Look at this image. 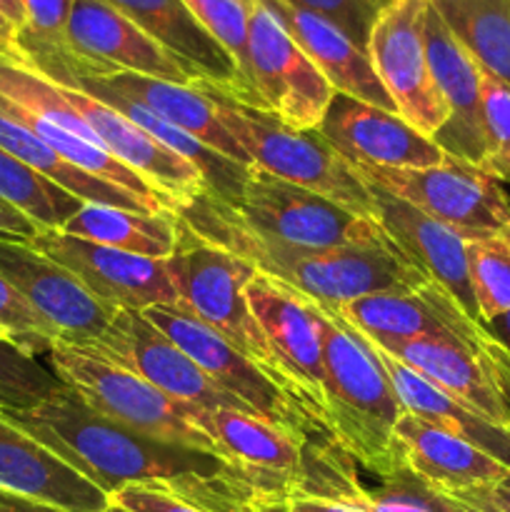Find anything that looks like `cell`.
<instances>
[{
  "instance_id": "obj_14",
  "label": "cell",
  "mask_w": 510,
  "mask_h": 512,
  "mask_svg": "<svg viewBox=\"0 0 510 512\" xmlns=\"http://www.w3.org/2000/svg\"><path fill=\"white\" fill-rule=\"evenodd\" d=\"M30 245L63 265L105 308L143 313L153 305H178L165 260L123 253L63 230H43Z\"/></svg>"
},
{
  "instance_id": "obj_43",
  "label": "cell",
  "mask_w": 510,
  "mask_h": 512,
  "mask_svg": "<svg viewBox=\"0 0 510 512\" xmlns=\"http://www.w3.org/2000/svg\"><path fill=\"white\" fill-rule=\"evenodd\" d=\"M453 495L455 498L475 500V503L490 505V508L500 512H510V473L493 485H483V488L463 490V493H453Z\"/></svg>"
},
{
  "instance_id": "obj_35",
  "label": "cell",
  "mask_w": 510,
  "mask_h": 512,
  "mask_svg": "<svg viewBox=\"0 0 510 512\" xmlns=\"http://www.w3.org/2000/svg\"><path fill=\"white\" fill-rule=\"evenodd\" d=\"M190 13L195 15L200 25L218 40L225 53L238 65L240 95L238 103L258 108L253 80H250V60H248V5L245 0H183Z\"/></svg>"
},
{
  "instance_id": "obj_1",
  "label": "cell",
  "mask_w": 510,
  "mask_h": 512,
  "mask_svg": "<svg viewBox=\"0 0 510 512\" xmlns=\"http://www.w3.org/2000/svg\"><path fill=\"white\" fill-rule=\"evenodd\" d=\"M0 418L53 450L108 498L138 485L205 512H258V490L228 460L100 418L68 385L35 408L3 410Z\"/></svg>"
},
{
  "instance_id": "obj_36",
  "label": "cell",
  "mask_w": 510,
  "mask_h": 512,
  "mask_svg": "<svg viewBox=\"0 0 510 512\" xmlns=\"http://www.w3.org/2000/svg\"><path fill=\"white\" fill-rule=\"evenodd\" d=\"M60 388L63 380L50 370L45 358H35L0 338V413L35 408Z\"/></svg>"
},
{
  "instance_id": "obj_9",
  "label": "cell",
  "mask_w": 510,
  "mask_h": 512,
  "mask_svg": "<svg viewBox=\"0 0 510 512\" xmlns=\"http://www.w3.org/2000/svg\"><path fill=\"white\" fill-rule=\"evenodd\" d=\"M230 208L253 233L300 248L390 243L378 220L348 213L340 205L260 168L250 170L243 195Z\"/></svg>"
},
{
  "instance_id": "obj_34",
  "label": "cell",
  "mask_w": 510,
  "mask_h": 512,
  "mask_svg": "<svg viewBox=\"0 0 510 512\" xmlns=\"http://www.w3.org/2000/svg\"><path fill=\"white\" fill-rule=\"evenodd\" d=\"M480 325L510 313V230L465 243Z\"/></svg>"
},
{
  "instance_id": "obj_44",
  "label": "cell",
  "mask_w": 510,
  "mask_h": 512,
  "mask_svg": "<svg viewBox=\"0 0 510 512\" xmlns=\"http://www.w3.org/2000/svg\"><path fill=\"white\" fill-rule=\"evenodd\" d=\"M288 505L290 512H360L350 505L343 503H333V500H323V498H310V495H290L288 500H283Z\"/></svg>"
},
{
  "instance_id": "obj_10",
  "label": "cell",
  "mask_w": 510,
  "mask_h": 512,
  "mask_svg": "<svg viewBox=\"0 0 510 512\" xmlns=\"http://www.w3.org/2000/svg\"><path fill=\"white\" fill-rule=\"evenodd\" d=\"M245 298L263 330L283 390L330 438L320 308L288 285L260 273L245 285Z\"/></svg>"
},
{
  "instance_id": "obj_41",
  "label": "cell",
  "mask_w": 510,
  "mask_h": 512,
  "mask_svg": "<svg viewBox=\"0 0 510 512\" xmlns=\"http://www.w3.org/2000/svg\"><path fill=\"white\" fill-rule=\"evenodd\" d=\"M478 350L480 358H483L485 370H488L490 380H493L495 390L503 398L505 408L510 413V353L498 343V340L490 338L488 333H480L478 338Z\"/></svg>"
},
{
  "instance_id": "obj_32",
  "label": "cell",
  "mask_w": 510,
  "mask_h": 512,
  "mask_svg": "<svg viewBox=\"0 0 510 512\" xmlns=\"http://www.w3.org/2000/svg\"><path fill=\"white\" fill-rule=\"evenodd\" d=\"M480 70L510 85V0H428Z\"/></svg>"
},
{
  "instance_id": "obj_15",
  "label": "cell",
  "mask_w": 510,
  "mask_h": 512,
  "mask_svg": "<svg viewBox=\"0 0 510 512\" xmlns=\"http://www.w3.org/2000/svg\"><path fill=\"white\" fill-rule=\"evenodd\" d=\"M370 475L375 480H365L355 460L333 440L315 438L305 443L303 480L295 493L333 500L360 512H453L448 495L430 488L410 468Z\"/></svg>"
},
{
  "instance_id": "obj_47",
  "label": "cell",
  "mask_w": 510,
  "mask_h": 512,
  "mask_svg": "<svg viewBox=\"0 0 510 512\" xmlns=\"http://www.w3.org/2000/svg\"><path fill=\"white\" fill-rule=\"evenodd\" d=\"M0 13H3L10 23H13L15 33L23 28L25 15H23V8H20V0H0Z\"/></svg>"
},
{
  "instance_id": "obj_2",
  "label": "cell",
  "mask_w": 510,
  "mask_h": 512,
  "mask_svg": "<svg viewBox=\"0 0 510 512\" xmlns=\"http://www.w3.org/2000/svg\"><path fill=\"white\" fill-rule=\"evenodd\" d=\"M180 220L205 243L233 253L260 275L288 285L320 308H338L375 293H415L433 283L395 243L345 245V248H300L263 238L240 223L228 203L203 190L175 210Z\"/></svg>"
},
{
  "instance_id": "obj_17",
  "label": "cell",
  "mask_w": 510,
  "mask_h": 512,
  "mask_svg": "<svg viewBox=\"0 0 510 512\" xmlns=\"http://www.w3.org/2000/svg\"><path fill=\"white\" fill-rule=\"evenodd\" d=\"M200 428L213 438L220 458L255 485L263 503H283L303 480L305 445L288 430L235 408L205 410Z\"/></svg>"
},
{
  "instance_id": "obj_13",
  "label": "cell",
  "mask_w": 510,
  "mask_h": 512,
  "mask_svg": "<svg viewBox=\"0 0 510 512\" xmlns=\"http://www.w3.org/2000/svg\"><path fill=\"white\" fill-rule=\"evenodd\" d=\"M85 348L100 358L110 360V363L120 365L128 373L148 380L160 393L178 400V403L195 405V408L203 410L235 408L250 413L240 400L223 393L140 310H115L105 333Z\"/></svg>"
},
{
  "instance_id": "obj_39",
  "label": "cell",
  "mask_w": 510,
  "mask_h": 512,
  "mask_svg": "<svg viewBox=\"0 0 510 512\" xmlns=\"http://www.w3.org/2000/svg\"><path fill=\"white\" fill-rule=\"evenodd\" d=\"M338 25L358 48H368L370 30L385 0H285Z\"/></svg>"
},
{
  "instance_id": "obj_6",
  "label": "cell",
  "mask_w": 510,
  "mask_h": 512,
  "mask_svg": "<svg viewBox=\"0 0 510 512\" xmlns=\"http://www.w3.org/2000/svg\"><path fill=\"white\" fill-rule=\"evenodd\" d=\"M165 265L178 290L180 308L213 328L280 385L263 330L245 298V285L258 275V270L228 250L205 243L183 220L178 230V248Z\"/></svg>"
},
{
  "instance_id": "obj_45",
  "label": "cell",
  "mask_w": 510,
  "mask_h": 512,
  "mask_svg": "<svg viewBox=\"0 0 510 512\" xmlns=\"http://www.w3.org/2000/svg\"><path fill=\"white\" fill-rule=\"evenodd\" d=\"M0 512H60L50 505L35 503V500L20 498V495L8 493V490L0 488Z\"/></svg>"
},
{
  "instance_id": "obj_21",
  "label": "cell",
  "mask_w": 510,
  "mask_h": 512,
  "mask_svg": "<svg viewBox=\"0 0 510 512\" xmlns=\"http://www.w3.org/2000/svg\"><path fill=\"white\" fill-rule=\"evenodd\" d=\"M375 198V220L385 230L395 248L435 285L445 290L473 323L480 325L478 303H475L473 285L468 273V255L465 243L450 228L440 225L438 220L428 218L418 208L408 205L405 200L385 193V190L370 185Z\"/></svg>"
},
{
  "instance_id": "obj_51",
  "label": "cell",
  "mask_w": 510,
  "mask_h": 512,
  "mask_svg": "<svg viewBox=\"0 0 510 512\" xmlns=\"http://www.w3.org/2000/svg\"><path fill=\"white\" fill-rule=\"evenodd\" d=\"M105 512H128V510H123V508H120V505L110 503V508H108V510H105Z\"/></svg>"
},
{
  "instance_id": "obj_20",
  "label": "cell",
  "mask_w": 510,
  "mask_h": 512,
  "mask_svg": "<svg viewBox=\"0 0 510 512\" xmlns=\"http://www.w3.org/2000/svg\"><path fill=\"white\" fill-rule=\"evenodd\" d=\"M423 35L430 75L450 108V118L433 135V143L445 155H453L480 168L485 155L483 105H480L483 70L475 63L473 55L455 40V35L430 3L425 8Z\"/></svg>"
},
{
  "instance_id": "obj_12",
  "label": "cell",
  "mask_w": 510,
  "mask_h": 512,
  "mask_svg": "<svg viewBox=\"0 0 510 512\" xmlns=\"http://www.w3.org/2000/svg\"><path fill=\"white\" fill-rule=\"evenodd\" d=\"M248 5V60L258 108L295 130L320 128L333 85L260 0Z\"/></svg>"
},
{
  "instance_id": "obj_23",
  "label": "cell",
  "mask_w": 510,
  "mask_h": 512,
  "mask_svg": "<svg viewBox=\"0 0 510 512\" xmlns=\"http://www.w3.org/2000/svg\"><path fill=\"white\" fill-rule=\"evenodd\" d=\"M320 308V305H318ZM358 330L373 343H395L423 335L455 330L468 338H478L480 325L460 310V305L440 285L428 283L415 293H375L350 300L338 308H323Z\"/></svg>"
},
{
  "instance_id": "obj_49",
  "label": "cell",
  "mask_w": 510,
  "mask_h": 512,
  "mask_svg": "<svg viewBox=\"0 0 510 512\" xmlns=\"http://www.w3.org/2000/svg\"><path fill=\"white\" fill-rule=\"evenodd\" d=\"M13 40H15L13 23L0 13V50H3V53H13Z\"/></svg>"
},
{
  "instance_id": "obj_40",
  "label": "cell",
  "mask_w": 510,
  "mask_h": 512,
  "mask_svg": "<svg viewBox=\"0 0 510 512\" xmlns=\"http://www.w3.org/2000/svg\"><path fill=\"white\" fill-rule=\"evenodd\" d=\"M110 503L120 505L128 512H205L195 505L185 503V500L175 498V495L163 493V490L138 488V485H128V488L118 490L110 498Z\"/></svg>"
},
{
  "instance_id": "obj_48",
  "label": "cell",
  "mask_w": 510,
  "mask_h": 512,
  "mask_svg": "<svg viewBox=\"0 0 510 512\" xmlns=\"http://www.w3.org/2000/svg\"><path fill=\"white\" fill-rule=\"evenodd\" d=\"M450 505H453V512H500L490 505L483 503H475V500H463V498H455V495H448Z\"/></svg>"
},
{
  "instance_id": "obj_29",
  "label": "cell",
  "mask_w": 510,
  "mask_h": 512,
  "mask_svg": "<svg viewBox=\"0 0 510 512\" xmlns=\"http://www.w3.org/2000/svg\"><path fill=\"white\" fill-rule=\"evenodd\" d=\"M370 345H373L375 358L383 365L385 375H388L390 385H393L405 413L415 415V418L425 420V423L475 445V448H480L485 455H490V458L498 460L500 465L510 470V428L493 423L485 415H480L478 410L465 405L463 400L453 398L443 388L430 383L428 378H423L420 373L410 370L408 365L395 360L383 348H378L375 343Z\"/></svg>"
},
{
  "instance_id": "obj_4",
  "label": "cell",
  "mask_w": 510,
  "mask_h": 512,
  "mask_svg": "<svg viewBox=\"0 0 510 512\" xmlns=\"http://www.w3.org/2000/svg\"><path fill=\"white\" fill-rule=\"evenodd\" d=\"M195 85L215 100L220 120L253 160V168L310 190L348 213L375 220V198L368 183L318 128L295 130L268 110L238 103L210 85Z\"/></svg>"
},
{
  "instance_id": "obj_50",
  "label": "cell",
  "mask_w": 510,
  "mask_h": 512,
  "mask_svg": "<svg viewBox=\"0 0 510 512\" xmlns=\"http://www.w3.org/2000/svg\"><path fill=\"white\" fill-rule=\"evenodd\" d=\"M258 512H290L285 503H263L258 505Z\"/></svg>"
},
{
  "instance_id": "obj_33",
  "label": "cell",
  "mask_w": 510,
  "mask_h": 512,
  "mask_svg": "<svg viewBox=\"0 0 510 512\" xmlns=\"http://www.w3.org/2000/svg\"><path fill=\"white\" fill-rule=\"evenodd\" d=\"M0 203L33 220L40 230H63L83 208V200L70 195L43 173L25 165L0 148Z\"/></svg>"
},
{
  "instance_id": "obj_30",
  "label": "cell",
  "mask_w": 510,
  "mask_h": 512,
  "mask_svg": "<svg viewBox=\"0 0 510 512\" xmlns=\"http://www.w3.org/2000/svg\"><path fill=\"white\" fill-rule=\"evenodd\" d=\"M180 218L173 210L140 213V210L110 208V205L85 203L65 223L63 233L90 243L108 245L123 253L168 260L178 248Z\"/></svg>"
},
{
  "instance_id": "obj_19",
  "label": "cell",
  "mask_w": 510,
  "mask_h": 512,
  "mask_svg": "<svg viewBox=\"0 0 510 512\" xmlns=\"http://www.w3.org/2000/svg\"><path fill=\"white\" fill-rule=\"evenodd\" d=\"M323 138L348 163L375 168H433L445 153L398 113L335 93L320 123Z\"/></svg>"
},
{
  "instance_id": "obj_42",
  "label": "cell",
  "mask_w": 510,
  "mask_h": 512,
  "mask_svg": "<svg viewBox=\"0 0 510 512\" xmlns=\"http://www.w3.org/2000/svg\"><path fill=\"white\" fill-rule=\"evenodd\" d=\"M43 230L25 218L23 213L13 210L10 205L0 203V240H10V243H33V238Z\"/></svg>"
},
{
  "instance_id": "obj_3",
  "label": "cell",
  "mask_w": 510,
  "mask_h": 512,
  "mask_svg": "<svg viewBox=\"0 0 510 512\" xmlns=\"http://www.w3.org/2000/svg\"><path fill=\"white\" fill-rule=\"evenodd\" d=\"M320 328L330 440L370 473L390 475L408 468L395 438V425L405 408L375 358L373 345L323 308Z\"/></svg>"
},
{
  "instance_id": "obj_26",
  "label": "cell",
  "mask_w": 510,
  "mask_h": 512,
  "mask_svg": "<svg viewBox=\"0 0 510 512\" xmlns=\"http://www.w3.org/2000/svg\"><path fill=\"white\" fill-rule=\"evenodd\" d=\"M108 3L128 15L155 43L173 53L190 70L195 83L210 85L230 98H238V65L225 53L223 45L195 20L183 0H108Z\"/></svg>"
},
{
  "instance_id": "obj_37",
  "label": "cell",
  "mask_w": 510,
  "mask_h": 512,
  "mask_svg": "<svg viewBox=\"0 0 510 512\" xmlns=\"http://www.w3.org/2000/svg\"><path fill=\"white\" fill-rule=\"evenodd\" d=\"M480 105H483L485 140V155L480 168L503 185H510V85L483 73Z\"/></svg>"
},
{
  "instance_id": "obj_5",
  "label": "cell",
  "mask_w": 510,
  "mask_h": 512,
  "mask_svg": "<svg viewBox=\"0 0 510 512\" xmlns=\"http://www.w3.org/2000/svg\"><path fill=\"white\" fill-rule=\"evenodd\" d=\"M45 363L100 418L165 443L218 455L213 438L200 428L203 408L168 398L148 380L90 353L88 348L55 343L45 355Z\"/></svg>"
},
{
  "instance_id": "obj_18",
  "label": "cell",
  "mask_w": 510,
  "mask_h": 512,
  "mask_svg": "<svg viewBox=\"0 0 510 512\" xmlns=\"http://www.w3.org/2000/svg\"><path fill=\"white\" fill-rule=\"evenodd\" d=\"M65 38L75 58L98 68L95 75L125 70L178 85L195 83L190 70L173 53L155 43L108 0H73Z\"/></svg>"
},
{
  "instance_id": "obj_38",
  "label": "cell",
  "mask_w": 510,
  "mask_h": 512,
  "mask_svg": "<svg viewBox=\"0 0 510 512\" xmlns=\"http://www.w3.org/2000/svg\"><path fill=\"white\" fill-rule=\"evenodd\" d=\"M0 338L10 340L35 358H45L53 345L60 343L58 333L35 313L33 305L3 275H0Z\"/></svg>"
},
{
  "instance_id": "obj_22",
  "label": "cell",
  "mask_w": 510,
  "mask_h": 512,
  "mask_svg": "<svg viewBox=\"0 0 510 512\" xmlns=\"http://www.w3.org/2000/svg\"><path fill=\"white\" fill-rule=\"evenodd\" d=\"M75 90H83V93L105 90V93L123 95V98L148 108L165 123L198 138L208 148L218 150L225 158L235 160L245 168H253V160L248 158V153L240 148L238 140L228 133V128L220 120L215 100L195 83L178 85L168 83V80L148 78V75L113 70L108 75H80Z\"/></svg>"
},
{
  "instance_id": "obj_31",
  "label": "cell",
  "mask_w": 510,
  "mask_h": 512,
  "mask_svg": "<svg viewBox=\"0 0 510 512\" xmlns=\"http://www.w3.org/2000/svg\"><path fill=\"white\" fill-rule=\"evenodd\" d=\"M0 148L10 153L13 158L23 160L25 165L35 168L58 183L60 188L68 190L70 195L80 198L83 203L93 205H110V208H125V210H140V213H160V205L148 203V200L138 198L130 190L120 188V185L108 183V180L93 178L85 170L75 168L68 160L60 158L50 145H45L38 135L30 133L20 120L5 110L3 100H0Z\"/></svg>"
},
{
  "instance_id": "obj_27",
  "label": "cell",
  "mask_w": 510,
  "mask_h": 512,
  "mask_svg": "<svg viewBox=\"0 0 510 512\" xmlns=\"http://www.w3.org/2000/svg\"><path fill=\"white\" fill-rule=\"evenodd\" d=\"M260 3L280 20L295 45L333 85L335 93L350 95V98L395 113V103L375 75L368 53L358 48L338 25L310 10L295 8L285 0H260Z\"/></svg>"
},
{
  "instance_id": "obj_28",
  "label": "cell",
  "mask_w": 510,
  "mask_h": 512,
  "mask_svg": "<svg viewBox=\"0 0 510 512\" xmlns=\"http://www.w3.org/2000/svg\"><path fill=\"white\" fill-rule=\"evenodd\" d=\"M395 438L405 453V465L443 495L493 485L510 473L480 448L410 413L398 420Z\"/></svg>"
},
{
  "instance_id": "obj_7",
  "label": "cell",
  "mask_w": 510,
  "mask_h": 512,
  "mask_svg": "<svg viewBox=\"0 0 510 512\" xmlns=\"http://www.w3.org/2000/svg\"><path fill=\"white\" fill-rule=\"evenodd\" d=\"M360 178L405 200L463 240H483L510 230V193L483 168L445 155L433 168L355 165Z\"/></svg>"
},
{
  "instance_id": "obj_24",
  "label": "cell",
  "mask_w": 510,
  "mask_h": 512,
  "mask_svg": "<svg viewBox=\"0 0 510 512\" xmlns=\"http://www.w3.org/2000/svg\"><path fill=\"white\" fill-rule=\"evenodd\" d=\"M478 338L473 340L463 333H455V330H445V333L423 335V338L375 345L403 365H408L410 370L428 378L430 383L443 388L445 393L463 400L465 405L478 410L488 420L510 428V413L498 390H495L488 370H485L478 350Z\"/></svg>"
},
{
  "instance_id": "obj_8",
  "label": "cell",
  "mask_w": 510,
  "mask_h": 512,
  "mask_svg": "<svg viewBox=\"0 0 510 512\" xmlns=\"http://www.w3.org/2000/svg\"><path fill=\"white\" fill-rule=\"evenodd\" d=\"M143 315L155 328L163 330L223 393L240 400L253 415L288 430L303 445L315 438H328L258 363L220 338L213 328L200 323L188 310L180 305H153L143 310Z\"/></svg>"
},
{
  "instance_id": "obj_46",
  "label": "cell",
  "mask_w": 510,
  "mask_h": 512,
  "mask_svg": "<svg viewBox=\"0 0 510 512\" xmlns=\"http://www.w3.org/2000/svg\"><path fill=\"white\" fill-rule=\"evenodd\" d=\"M480 328H483L490 338L498 340V343L510 353V313L498 315V318L488 320V323H483Z\"/></svg>"
},
{
  "instance_id": "obj_11",
  "label": "cell",
  "mask_w": 510,
  "mask_h": 512,
  "mask_svg": "<svg viewBox=\"0 0 510 512\" xmlns=\"http://www.w3.org/2000/svg\"><path fill=\"white\" fill-rule=\"evenodd\" d=\"M425 8L428 0H385L365 53L395 103V113L433 140L450 118V108L430 75L423 35Z\"/></svg>"
},
{
  "instance_id": "obj_25",
  "label": "cell",
  "mask_w": 510,
  "mask_h": 512,
  "mask_svg": "<svg viewBox=\"0 0 510 512\" xmlns=\"http://www.w3.org/2000/svg\"><path fill=\"white\" fill-rule=\"evenodd\" d=\"M0 488L60 512H105L110 498L63 458L0 418Z\"/></svg>"
},
{
  "instance_id": "obj_16",
  "label": "cell",
  "mask_w": 510,
  "mask_h": 512,
  "mask_svg": "<svg viewBox=\"0 0 510 512\" xmlns=\"http://www.w3.org/2000/svg\"><path fill=\"white\" fill-rule=\"evenodd\" d=\"M0 275L20 290L65 345L85 348L95 343L115 313L30 243L0 240Z\"/></svg>"
}]
</instances>
